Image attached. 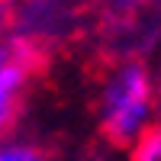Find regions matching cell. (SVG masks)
<instances>
[{
  "mask_svg": "<svg viewBox=\"0 0 161 161\" xmlns=\"http://www.w3.org/2000/svg\"><path fill=\"white\" fill-rule=\"evenodd\" d=\"M129 161H161V119L148 123L132 145V158Z\"/></svg>",
  "mask_w": 161,
  "mask_h": 161,
  "instance_id": "obj_3",
  "label": "cell"
},
{
  "mask_svg": "<svg viewBox=\"0 0 161 161\" xmlns=\"http://www.w3.org/2000/svg\"><path fill=\"white\" fill-rule=\"evenodd\" d=\"M0 161H58V145L55 142H36V145L0 148Z\"/></svg>",
  "mask_w": 161,
  "mask_h": 161,
  "instance_id": "obj_4",
  "label": "cell"
},
{
  "mask_svg": "<svg viewBox=\"0 0 161 161\" xmlns=\"http://www.w3.org/2000/svg\"><path fill=\"white\" fill-rule=\"evenodd\" d=\"M155 100H158V106H161V84H158V93H155Z\"/></svg>",
  "mask_w": 161,
  "mask_h": 161,
  "instance_id": "obj_5",
  "label": "cell"
},
{
  "mask_svg": "<svg viewBox=\"0 0 161 161\" xmlns=\"http://www.w3.org/2000/svg\"><path fill=\"white\" fill-rule=\"evenodd\" d=\"M36 77H42L36 64L7 52V61L0 64V139L16 132L26 113V100H29V80Z\"/></svg>",
  "mask_w": 161,
  "mask_h": 161,
  "instance_id": "obj_2",
  "label": "cell"
},
{
  "mask_svg": "<svg viewBox=\"0 0 161 161\" xmlns=\"http://www.w3.org/2000/svg\"><path fill=\"white\" fill-rule=\"evenodd\" d=\"M152 100V84H148V68L142 61H126L100 93L97 103V116H100V136L116 145V148H126L132 145L139 132V123L145 110H148Z\"/></svg>",
  "mask_w": 161,
  "mask_h": 161,
  "instance_id": "obj_1",
  "label": "cell"
}]
</instances>
